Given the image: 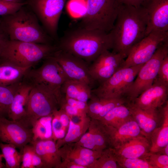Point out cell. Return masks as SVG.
<instances>
[{"label": "cell", "mask_w": 168, "mask_h": 168, "mask_svg": "<svg viewBox=\"0 0 168 168\" xmlns=\"http://www.w3.org/2000/svg\"><path fill=\"white\" fill-rule=\"evenodd\" d=\"M147 22L148 15L145 7L120 3L114 27L109 32L112 52L126 58L133 46L146 36Z\"/></svg>", "instance_id": "obj_1"}, {"label": "cell", "mask_w": 168, "mask_h": 168, "mask_svg": "<svg viewBox=\"0 0 168 168\" xmlns=\"http://www.w3.org/2000/svg\"><path fill=\"white\" fill-rule=\"evenodd\" d=\"M58 41V49L81 58L89 64L104 51L112 47L110 33L78 26L66 31Z\"/></svg>", "instance_id": "obj_2"}, {"label": "cell", "mask_w": 168, "mask_h": 168, "mask_svg": "<svg viewBox=\"0 0 168 168\" xmlns=\"http://www.w3.org/2000/svg\"><path fill=\"white\" fill-rule=\"evenodd\" d=\"M1 20L0 25L10 40L43 44H52L54 41L26 4L12 14L2 16Z\"/></svg>", "instance_id": "obj_3"}, {"label": "cell", "mask_w": 168, "mask_h": 168, "mask_svg": "<svg viewBox=\"0 0 168 168\" xmlns=\"http://www.w3.org/2000/svg\"><path fill=\"white\" fill-rule=\"evenodd\" d=\"M56 45L9 40L0 59L21 67H32L42 59L51 56L58 49Z\"/></svg>", "instance_id": "obj_4"}, {"label": "cell", "mask_w": 168, "mask_h": 168, "mask_svg": "<svg viewBox=\"0 0 168 168\" xmlns=\"http://www.w3.org/2000/svg\"><path fill=\"white\" fill-rule=\"evenodd\" d=\"M118 0H86L85 12L78 26L109 33L119 10Z\"/></svg>", "instance_id": "obj_5"}, {"label": "cell", "mask_w": 168, "mask_h": 168, "mask_svg": "<svg viewBox=\"0 0 168 168\" xmlns=\"http://www.w3.org/2000/svg\"><path fill=\"white\" fill-rule=\"evenodd\" d=\"M39 68L29 70L22 81L32 86L44 85L52 90L57 96L60 105L64 96L61 87L68 78L57 61L51 56L45 59Z\"/></svg>", "instance_id": "obj_6"}, {"label": "cell", "mask_w": 168, "mask_h": 168, "mask_svg": "<svg viewBox=\"0 0 168 168\" xmlns=\"http://www.w3.org/2000/svg\"><path fill=\"white\" fill-rule=\"evenodd\" d=\"M59 109L58 98L52 90L44 85L33 86L29 96L23 123L31 128L38 119L51 115Z\"/></svg>", "instance_id": "obj_7"}, {"label": "cell", "mask_w": 168, "mask_h": 168, "mask_svg": "<svg viewBox=\"0 0 168 168\" xmlns=\"http://www.w3.org/2000/svg\"><path fill=\"white\" fill-rule=\"evenodd\" d=\"M143 64L119 69L97 87L92 89V94L101 98L125 99L126 94Z\"/></svg>", "instance_id": "obj_8"}, {"label": "cell", "mask_w": 168, "mask_h": 168, "mask_svg": "<svg viewBox=\"0 0 168 168\" xmlns=\"http://www.w3.org/2000/svg\"><path fill=\"white\" fill-rule=\"evenodd\" d=\"M168 55V40L161 44L152 57L144 63L125 96L128 102H132L152 85L156 77L163 60Z\"/></svg>", "instance_id": "obj_9"}, {"label": "cell", "mask_w": 168, "mask_h": 168, "mask_svg": "<svg viewBox=\"0 0 168 168\" xmlns=\"http://www.w3.org/2000/svg\"><path fill=\"white\" fill-rule=\"evenodd\" d=\"M25 0L47 33L58 41V22L67 0Z\"/></svg>", "instance_id": "obj_10"}, {"label": "cell", "mask_w": 168, "mask_h": 168, "mask_svg": "<svg viewBox=\"0 0 168 168\" xmlns=\"http://www.w3.org/2000/svg\"><path fill=\"white\" fill-rule=\"evenodd\" d=\"M167 40L168 31L150 33L132 48L121 68L145 63L152 57L160 45Z\"/></svg>", "instance_id": "obj_11"}, {"label": "cell", "mask_w": 168, "mask_h": 168, "mask_svg": "<svg viewBox=\"0 0 168 168\" xmlns=\"http://www.w3.org/2000/svg\"><path fill=\"white\" fill-rule=\"evenodd\" d=\"M58 63L69 79L83 82L91 88L96 82L91 76L89 64L85 61L62 50L51 56Z\"/></svg>", "instance_id": "obj_12"}, {"label": "cell", "mask_w": 168, "mask_h": 168, "mask_svg": "<svg viewBox=\"0 0 168 168\" xmlns=\"http://www.w3.org/2000/svg\"><path fill=\"white\" fill-rule=\"evenodd\" d=\"M125 58L120 54L105 50L89 65L90 74L95 82L100 84L121 68Z\"/></svg>", "instance_id": "obj_13"}, {"label": "cell", "mask_w": 168, "mask_h": 168, "mask_svg": "<svg viewBox=\"0 0 168 168\" xmlns=\"http://www.w3.org/2000/svg\"><path fill=\"white\" fill-rule=\"evenodd\" d=\"M32 138L31 128L20 121L0 117V140L2 142L14 145L22 152Z\"/></svg>", "instance_id": "obj_14"}, {"label": "cell", "mask_w": 168, "mask_h": 168, "mask_svg": "<svg viewBox=\"0 0 168 168\" xmlns=\"http://www.w3.org/2000/svg\"><path fill=\"white\" fill-rule=\"evenodd\" d=\"M126 104L130 109L133 119L138 125L142 134L150 142L152 133L161 122V107L154 110H144L131 102H128Z\"/></svg>", "instance_id": "obj_15"}, {"label": "cell", "mask_w": 168, "mask_h": 168, "mask_svg": "<svg viewBox=\"0 0 168 168\" xmlns=\"http://www.w3.org/2000/svg\"><path fill=\"white\" fill-rule=\"evenodd\" d=\"M148 15L146 36L156 31H168V0H148L143 5Z\"/></svg>", "instance_id": "obj_16"}, {"label": "cell", "mask_w": 168, "mask_h": 168, "mask_svg": "<svg viewBox=\"0 0 168 168\" xmlns=\"http://www.w3.org/2000/svg\"><path fill=\"white\" fill-rule=\"evenodd\" d=\"M168 86L155 79L152 86L128 102L144 110L158 109L168 101Z\"/></svg>", "instance_id": "obj_17"}, {"label": "cell", "mask_w": 168, "mask_h": 168, "mask_svg": "<svg viewBox=\"0 0 168 168\" xmlns=\"http://www.w3.org/2000/svg\"><path fill=\"white\" fill-rule=\"evenodd\" d=\"M75 144L95 151H102L109 147L107 134L104 125L99 120L91 119L86 132Z\"/></svg>", "instance_id": "obj_18"}, {"label": "cell", "mask_w": 168, "mask_h": 168, "mask_svg": "<svg viewBox=\"0 0 168 168\" xmlns=\"http://www.w3.org/2000/svg\"><path fill=\"white\" fill-rule=\"evenodd\" d=\"M62 160H66L89 168L100 156L101 152L91 150L74 143H67L59 148Z\"/></svg>", "instance_id": "obj_19"}, {"label": "cell", "mask_w": 168, "mask_h": 168, "mask_svg": "<svg viewBox=\"0 0 168 168\" xmlns=\"http://www.w3.org/2000/svg\"><path fill=\"white\" fill-rule=\"evenodd\" d=\"M104 125L108 137L109 147L113 148L120 146L131 138L142 135L138 125L133 119L118 128Z\"/></svg>", "instance_id": "obj_20"}, {"label": "cell", "mask_w": 168, "mask_h": 168, "mask_svg": "<svg viewBox=\"0 0 168 168\" xmlns=\"http://www.w3.org/2000/svg\"><path fill=\"white\" fill-rule=\"evenodd\" d=\"M150 143L143 135L131 138L122 145L112 148L116 156L126 158L147 157L150 152Z\"/></svg>", "instance_id": "obj_21"}, {"label": "cell", "mask_w": 168, "mask_h": 168, "mask_svg": "<svg viewBox=\"0 0 168 168\" xmlns=\"http://www.w3.org/2000/svg\"><path fill=\"white\" fill-rule=\"evenodd\" d=\"M30 143L41 158L44 168H59L62 159L56 142L49 140L32 141Z\"/></svg>", "instance_id": "obj_22"}, {"label": "cell", "mask_w": 168, "mask_h": 168, "mask_svg": "<svg viewBox=\"0 0 168 168\" xmlns=\"http://www.w3.org/2000/svg\"><path fill=\"white\" fill-rule=\"evenodd\" d=\"M32 88L25 82L22 81L20 83L10 107L8 119L23 123L26 117V106Z\"/></svg>", "instance_id": "obj_23"}, {"label": "cell", "mask_w": 168, "mask_h": 168, "mask_svg": "<svg viewBox=\"0 0 168 168\" xmlns=\"http://www.w3.org/2000/svg\"><path fill=\"white\" fill-rule=\"evenodd\" d=\"M162 119L160 124L153 132L150 140V152L156 153L168 144V102L161 107Z\"/></svg>", "instance_id": "obj_24"}, {"label": "cell", "mask_w": 168, "mask_h": 168, "mask_svg": "<svg viewBox=\"0 0 168 168\" xmlns=\"http://www.w3.org/2000/svg\"><path fill=\"white\" fill-rule=\"evenodd\" d=\"M31 68L20 67L0 59V86H8L21 82Z\"/></svg>", "instance_id": "obj_25"}, {"label": "cell", "mask_w": 168, "mask_h": 168, "mask_svg": "<svg viewBox=\"0 0 168 168\" xmlns=\"http://www.w3.org/2000/svg\"><path fill=\"white\" fill-rule=\"evenodd\" d=\"M91 90L86 83L68 78L61 87V93L65 96L86 102L91 96Z\"/></svg>", "instance_id": "obj_26"}, {"label": "cell", "mask_w": 168, "mask_h": 168, "mask_svg": "<svg viewBox=\"0 0 168 168\" xmlns=\"http://www.w3.org/2000/svg\"><path fill=\"white\" fill-rule=\"evenodd\" d=\"M91 120V118L87 115L79 119L77 123L70 119L69 127L65 137L56 142L58 147L59 148L67 143L77 142L87 130Z\"/></svg>", "instance_id": "obj_27"}, {"label": "cell", "mask_w": 168, "mask_h": 168, "mask_svg": "<svg viewBox=\"0 0 168 168\" xmlns=\"http://www.w3.org/2000/svg\"><path fill=\"white\" fill-rule=\"evenodd\" d=\"M126 103L115 107L99 121L104 125L118 128L133 119L130 110Z\"/></svg>", "instance_id": "obj_28"}, {"label": "cell", "mask_w": 168, "mask_h": 168, "mask_svg": "<svg viewBox=\"0 0 168 168\" xmlns=\"http://www.w3.org/2000/svg\"><path fill=\"white\" fill-rule=\"evenodd\" d=\"M70 119L66 112L61 109L56 110L53 113L52 139L55 142L65 137L69 127Z\"/></svg>", "instance_id": "obj_29"}, {"label": "cell", "mask_w": 168, "mask_h": 168, "mask_svg": "<svg viewBox=\"0 0 168 168\" xmlns=\"http://www.w3.org/2000/svg\"><path fill=\"white\" fill-rule=\"evenodd\" d=\"M53 114L38 119L31 128L32 141L52 139V120Z\"/></svg>", "instance_id": "obj_30"}, {"label": "cell", "mask_w": 168, "mask_h": 168, "mask_svg": "<svg viewBox=\"0 0 168 168\" xmlns=\"http://www.w3.org/2000/svg\"><path fill=\"white\" fill-rule=\"evenodd\" d=\"M14 145L0 143V148L5 161V167L19 168L22 162V153L19 152Z\"/></svg>", "instance_id": "obj_31"}, {"label": "cell", "mask_w": 168, "mask_h": 168, "mask_svg": "<svg viewBox=\"0 0 168 168\" xmlns=\"http://www.w3.org/2000/svg\"><path fill=\"white\" fill-rule=\"evenodd\" d=\"M21 82L8 86H0V117L8 118L11 105Z\"/></svg>", "instance_id": "obj_32"}, {"label": "cell", "mask_w": 168, "mask_h": 168, "mask_svg": "<svg viewBox=\"0 0 168 168\" xmlns=\"http://www.w3.org/2000/svg\"><path fill=\"white\" fill-rule=\"evenodd\" d=\"M112 148L109 147L103 150L100 157L89 168H119Z\"/></svg>", "instance_id": "obj_33"}, {"label": "cell", "mask_w": 168, "mask_h": 168, "mask_svg": "<svg viewBox=\"0 0 168 168\" xmlns=\"http://www.w3.org/2000/svg\"><path fill=\"white\" fill-rule=\"evenodd\" d=\"M115 156L119 168H154L146 158L128 159Z\"/></svg>", "instance_id": "obj_34"}, {"label": "cell", "mask_w": 168, "mask_h": 168, "mask_svg": "<svg viewBox=\"0 0 168 168\" xmlns=\"http://www.w3.org/2000/svg\"><path fill=\"white\" fill-rule=\"evenodd\" d=\"M108 99L100 98L92 94L87 103L88 111L87 115L91 119H96L103 106Z\"/></svg>", "instance_id": "obj_35"}, {"label": "cell", "mask_w": 168, "mask_h": 168, "mask_svg": "<svg viewBox=\"0 0 168 168\" xmlns=\"http://www.w3.org/2000/svg\"><path fill=\"white\" fill-rule=\"evenodd\" d=\"M146 158L154 168H168V156L150 152Z\"/></svg>", "instance_id": "obj_36"}, {"label": "cell", "mask_w": 168, "mask_h": 168, "mask_svg": "<svg viewBox=\"0 0 168 168\" xmlns=\"http://www.w3.org/2000/svg\"><path fill=\"white\" fill-rule=\"evenodd\" d=\"M26 4V2L14 3L0 1V16H4L12 14Z\"/></svg>", "instance_id": "obj_37"}, {"label": "cell", "mask_w": 168, "mask_h": 168, "mask_svg": "<svg viewBox=\"0 0 168 168\" xmlns=\"http://www.w3.org/2000/svg\"><path fill=\"white\" fill-rule=\"evenodd\" d=\"M34 150L33 146L29 143L24 146L22 151L21 168H34L32 159Z\"/></svg>", "instance_id": "obj_38"}, {"label": "cell", "mask_w": 168, "mask_h": 168, "mask_svg": "<svg viewBox=\"0 0 168 168\" xmlns=\"http://www.w3.org/2000/svg\"><path fill=\"white\" fill-rule=\"evenodd\" d=\"M60 109L63 110L71 119L74 117L79 119L87 115L86 113L67 104L65 101L64 96L60 104Z\"/></svg>", "instance_id": "obj_39"}, {"label": "cell", "mask_w": 168, "mask_h": 168, "mask_svg": "<svg viewBox=\"0 0 168 168\" xmlns=\"http://www.w3.org/2000/svg\"><path fill=\"white\" fill-rule=\"evenodd\" d=\"M155 79L168 86V55L164 58L161 63Z\"/></svg>", "instance_id": "obj_40"}, {"label": "cell", "mask_w": 168, "mask_h": 168, "mask_svg": "<svg viewBox=\"0 0 168 168\" xmlns=\"http://www.w3.org/2000/svg\"><path fill=\"white\" fill-rule=\"evenodd\" d=\"M66 102L72 106L87 114L88 111L87 103L70 98L64 96Z\"/></svg>", "instance_id": "obj_41"}, {"label": "cell", "mask_w": 168, "mask_h": 168, "mask_svg": "<svg viewBox=\"0 0 168 168\" xmlns=\"http://www.w3.org/2000/svg\"><path fill=\"white\" fill-rule=\"evenodd\" d=\"M9 37L0 24V58L3 50L7 41Z\"/></svg>", "instance_id": "obj_42"}, {"label": "cell", "mask_w": 168, "mask_h": 168, "mask_svg": "<svg viewBox=\"0 0 168 168\" xmlns=\"http://www.w3.org/2000/svg\"><path fill=\"white\" fill-rule=\"evenodd\" d=\"M121 3L135 7L143 6L148 0H118Z\"/></svg>", "instance_id": "obj_43"}, {"label": "cell", "mask_w": 168, "mask_h": 168, "mask_svg": "<svg viewBox=\"0 0 168 168\" xmlns=\"http://www.w3.org/2000/svg\"><path fill=\"white\" fill-rule=\"evenodd\" d=\"M59 168H86V167L72 161L63 160H62V162Z\"/></svg>", "instance_id": "obj_44"}, {"label": "cell", "mask_w": 168, "mask_h": 168, "mask_svg": "<svg viewBox=\"0 0 168 168\" xmlns=\"http://www.w3.org/2000/svg\"><path fill=\"white\" fill-rule=\"evenodd\" d=\"M32 164L34 168H44V165L41 158L36 153L35 150L33 155Z\"/></svg>", "instance_id": "obj_45"}, {"label": "cell", "mask_w": 168, "mask_h": 168, "mask_svg": "<svg viewBox=\"0 0 168 168\" xmlns=\"http://www.w3.org/2000/svg\"><path fill=\"white\" fill-rule=\"evenodd\" d=\"M156 153L168 156V144L162 148L160 151Z\"/></svg>", "instance_id": "obj_46"}, {"label": "cell", "mask_w": 168, "mask_h": 168, "mask_svg": "<svg viewBox=\"0 0 168 168\" xmlns=\"http://www.w3.org/2000/svg\"><path fill=\"white\" fill-rule=\"evenodd\" d=\"M0 1L14 3H23L25 2V0H0Z\"/></svg>", "instance_id": "obj_47"}, {"label": "cell", "mask_w": 168, "mask_h": 168, "mask_svg": "<svg viewBox=\"0 0 168 168\" xmlns=\"http://www.w3.org/2000/svg\"><path fill=\"white\" fill-rule=\"evenodd\" d=\"M3 158V156L2 154H0V168H4L5 167V165H4L2 161Z\"/></svg>", "instance_id": "obj_48"}, {"label": "cell", "mask_w": 168, "mask_h": 168, "mask_svg": "<svg viewBox=\"0 0 168 168\" xmlns=\"http://www.w3.org/2000/svg\"><path fill=\"white\" fill-rule=\"evenodd\" d=\"M1 19H0V24L1 23Z\"/></svg>", "instance_id": "obj_49"}]
</instances>
